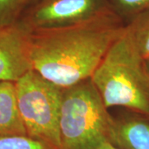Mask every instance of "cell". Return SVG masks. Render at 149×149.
<instances>
[{
	"mask_svg": "<svg viewBox=\"0 0 149 149\" xmlns=\"http://www.w3.org/2000/svg\"><path fill=\"white\" fill-rule=\"evenodd\" d=\"M125 26L111 10L73 25L33 31L32 70L62 88L91 79Z\"/></svg>",
	"mask_w": 149,
	"mask_h": 149,
	"instance_id": "cell-1",
	"label": "cell"
},
{
	"mask_svg": "<svg viewBox=\"0 0 149 149\" xmlns=\"http://www.w3.org/2000/svg\"><path fill=\"white\" fill-rule=\"evenodd\" d=\"M91 80L108 109L123 107L149 117V74L146 61L134 46L126 26Z\"/></svg>",
	"mask_w": 149,
	"mask_h": 149,
	"instance_id": "cell-2",
	"label": "cell"
},
{
	"mask_svg": "<svg viewBox=\"0 0 149 149\" xmlns=\"http://www.w3.org/2000/svg\"><path fill=\"white\" fill-rule=\"evenodd\" d=\"M91 79L63 89L59 128L61 149H96L109 141L114 123Z\"/></svg>",
	"mask_w": 149,
	"mask_h": 149,
	"instance_id": "cell-3",
	"label": "cell"
},
{
	"mask_svg": "<svg viewBox=\"0 0 149 149\" xmlns=\"http://www.w3.org/2000/svg\"><path fill=\"white\" fill-rule=\"evenodd\" d=\"M17 101L27 136L61 148L59 119L62 87L31 70L15 82Z\"/></svg>",
	"mask_w": 149,
	"mask_h": 149,
	"instance_id": "cell-4",
	"label": "cell"
},
{
	"mask_svg": "<svg viewBox=\"0 0 149 149\" xmlns=\"http://www.w3.org/2000/svg\"><path fill=\"white\" fill-rule=\"evenodd\" d=\"M111 10L109 0H37L19 21L33 32L73 25Z\"/></svg>",
	"mask_w": 149,
	"mask_h": 149,
	"instance_id": "cell-5",
	"label": "cell"
},
{
	"mask_svg": "<svg viewBox=\"0 0 149 149\" xmlns=\"http://www.w3.org/2000/svg\"><path fill=\"white\" fill-rule=\"evenodd\" d=\"M31 34L20 21L0 27V82H16L32 70Z\"/></svg>",
	"mask_w": 149,
	"mask_h": 149,
	"instance_id": "cell-6",
	"label": "cell"
},
{
	"mask_svg": "<svg viewBox=\"0 0 149 149\" xmlns=\"http://www.w3.org/2000/svg\"><path fill=\"white\" fill-rule=\"evenodd\" d=\"M109 142L121 149H149V121L141 118L114 120Z\"/></svg>",
	"mask_w": 149,
	"mask_h": 149,
	"instance_id": "cell-7",
	"label": "cell"
},
{
	"mask_svg": "<svg viewBox=\"0 0 149 149\" xmlns=\"http://www.w3.org/2000/svg\"><path fill=\"white\" fill-rule=\"evenodd\" d=\"M27 135L17 107L15 82H0V138Z\"/></svg>",
	"mask_w": 149,
	"mask_h": 149,
	"instance_id": "cell-8",
	"label": "cell"
},
{
	"mask_svg": "<svg viewBox=\"0 0 149 149\" xmlns=\"http://www.w3.org/2000/svg\"><path fill=\"white\" fill-rule=\"evenodd\" d=\"M126 28L141 56L149 58V10L126 23Z\"/></svg>",
	"mask_w": 149,
	"mask_h": 149,
	"instance_id": "cell-9",
	"label": "cell"
},
{
	"mask_svg": "<svg viewBox=\"0 0 149 149\" xmlns=\"http://www.w3.org/2000/svg\"><path fill=\"white\" fill-rule=\"evenodd\" d=\"M37 0H0V27L16 23Z\"/></svg>",
	"mask_w": 149,
	"mask_h": 149,
	"instance_id": "cell-10",
	"label": "cell"
},
{
	"mask_svg": "<svg viewBox=\"0 0 149 149\" xmlns=\"http://www.w3.org/2000/svg\"><path fill=\"white\" fill-rule=\"evenodd\" d=\"M112 9L126 23L149 10V0H109Z\"/></svg>",
	"mask_w": 149,
	"mask_h": 149,
	"instance_id": "cell-11",
	"label": "cell"
},
{
	"mask_svg": "<svg viewBox=\"0 0 149 149\" xmlns=\"http://www.w3.org/2000/svg\"><path fill=\"white\" fill-rule=\"evenodd\" d=\"M0 149H56L27 135H13L0 138Z\"/></svg>",
	"mask_w": 149,
	"mask_h": 149,
	"instance_id": "cell-12",
	"label": "cell"
},
{
	"mask_svg": "<svg viewBox=\"0 0 149 149\" xmlns=\"http://www.w3.org/2000/svg\"><path fill=\"white\" fill-rule=\"evenodd\" d=\"M96 149H121L119 148H118L116 147L115 145H113V143H111L109 141H104V142H103L98 148Z\"/></svg>",
	"mask_w": 149,
	"mask_h": 149,
	"instance_id": "cell-13",
	"label": "cell"
},
{
	"mask_svg": "<svg viewBox=\"0 0 149 149\" xmlns=\"http://www.w3.org/2000/svg\"><path fill=\"white\" fill-rule=\"evenodd\" d=\"M146 61V66H147V69H148V74H149V58H148L147 60H145Z\"/></svg>",
	"mask_w": 149,
	"mask_h": 149,
	"instance_id": "cell-14",
	"label": "cell"
}]
</instances>
